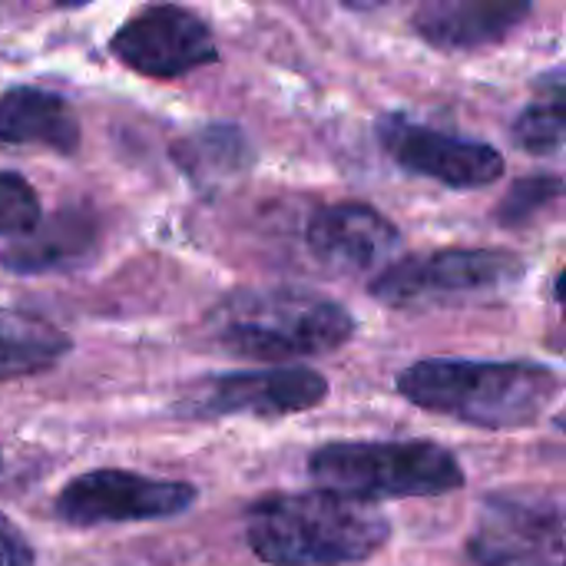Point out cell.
Listing matches in <instances>:
<instances>
[{"mask_svg":"<svg viewBox=\"0 0 566 566\" xmlns=\"http://www.w3.org/2000/svg\"><path fill=\"white\" fill-rule=\"evenodd\" d=\"M305 242L312 255L342 275L381 272L401 245V232L365 202H338L312 216Z\"/></svg>","mask_w":566,"mask_h":566,"instance_id":"8fae6325","label":"cell"},{"mask_svg":"<svg viewBox=\"0 0 566 566\" xmlns=\"http://www.w3.org/2000/svg\"><path fill=\"white\" fill-rule=\"evenodd\" d=\"M524 262L504 249H438L381 269L371 295L391 308H441L511 289Z\"/></svg>","mask_w":566,"mask_h":566,"instance_id":"5b68a950","label":"cell"},{"mask_svg":"<svg viewBox=\"0 0 566 566\" xmlns=\"http://www.w3.org/2000/svg\"><path fill=\"white\" fill-rule=\"evenodd\" d=\"M468 554L478 566H566V504L524 494L488 497Z\"/></svg>","mask_w":566,"mask_h":566,"instance_id":"52a82bcc","label":"cell"},{"mask_svg":"<svg viewBox=\"0 0 566 566\" xmlns=\"http://www.w3.org/2000/svg\"><path fill=\"white\" fill-rule=\"evenodd\" d=\"M554 292H557V302H560V308L566 312V269L560 272V275H557V289H554Z\"/></svg>","mask_w":566,"mask_h":566,"instance_id":"44dd1931","label":"cell"},{"mask_svg":"<svg viewBox=\"0 0 566 566\" xmlns=\"http://www.w3.org/2000/svg\"><path fill=\"white\" fill-rule=\"evenodd\" d=\"M0 566H33V547L20 534V527L0 514Z\"/></svg>","mask_w":566,"mask_h":566,"instance_id":"d6986e66","label":"cell"},{"mask_svg":"<svg viewBox=\"0 0 566 566\" xmlns=\"http://www.w3.org/2000/svg\"><path fill=\"white\" fill-rule=\"evenodd\" d=\"M388 517L335 491L269 494L245 517V541L272 566H345L388 544Z\"/></svg>","mask_w":566,"mask_h":566,"instance_id":"6da1fadb","label":"cell"},{"mask_svg":"<svg viewBox=\"0 0 566 566\" xmlns=\"http://www.w3.org/2000/svg\"><path fill=\"white\" fill-rule=\"evenodd\" d=\"M96 242V222L83 209H60L53 219L17 239L7 252H0V265L10 272H50L63 269L66 262H80L90 245Z\"/></svg>","mask_w":566,"mask_h":566,"instance_id":"5bb4252c","label":"cell"},{"mask_svg":"<svg viewBox=\"0 0 566 566\" xmlns=\"http://www.w3.org/2000/svg\"><path fill=\"white\" fill-rule=\"evenodd\" d=\"M40 226V199L33 186L0 169V235H27Z\"/></svg>","mask_w":566,"mask_h":566,"instance_id":"e0dca14e","label":"cell"},{"mask_svg":"<svg viewBox=\"0 0 566 566\" xmlns=\"http://www.w3.org/2000/svg\"><path fill=\"white\" fill-rule=\"evenodd\" d=\"M534 86H537V93H541L544 103H554L557 109H564L566 113V66L564 70H554V73L537 76Z\"/></svg>","mask_w":566,"mask_h":566,"instance_id":"ffe728a7","label":"cell"},{"mask_svg":"<svg viewBox=\"0 0 566 566\" xmlns=\"http://www.w3.org/2000/svg\"><path fill=\"white\" fill-rule=\"evenodd\" d=\"M531 17L524 0H431L415 10V30L438 50H484Z\"/></svg>","mask_w":566,"mask_h":566,"instance_id":"7c38bea8","label":"cell"},{"mask_svg":"<svg viewBox=\"0 0 566 566\" xmlns=\"http://www.w3.org/2000/svg\"><path fill=\"white\" fill-rule=\"evenodd\" d=\"M172 153H176V163H179L192 179H199V182L229 176V172H235V169L249 159L239 129H229V126L202 129V133L182 139Z\"/></svg>","mask_w":566,"mask_h":566,"instance_id":"2e32d148","label":"cell"},{"mask_svg":"<svg viewBox=\"0 0 566 566\" xmlns=\"http://www.w3.org/2000/svg\"><path fill=\"white\" fill-rule=\"evenodd\" d=\"M196 488L186 481L146 478L136 471H90L73 478L56 497V517L73 527L166 521L189 511Z\"/></svg>","mask_w":566,"mask_h":566,"instance_id":"ba28073f","label":"cell"},{"mask_svg":"<svg viewBox=\"0 0 566 566\" xmlns=\"http://www.w3.org/2000/svg\"><path fill=\"white\" fill-rule=\"evenodd\" d=\"M0 143L76 153L80 123L70 103L40 86H13L0 96Z\"/></svg>","mask_w":566,"mask_h":566,"instance_id":"4fadbf2b","label":"cell"},{"mask_svg":"<svg viewBox=\"0 0 566 566\" xmlns=\"http://www.w3.org/2000/svg\"><path fill=\"white\" fill-rule=\"evenodd\" d=\"M328 398V381L302 365H282L265 371H232L206 378L182 391L176 415L189 421H216L232 415L249 418H289L318 408Z\"/></svg>","mask_w":566,"mask_h":566,"instance_id":"8992f818","label":"cell"},{"mask_svg":"<svg viewBox=\"0 0 566 566\" xmlns=\"http://www.w3.org/2000/svg\"><path fill=\"white\" fill-rule=\"evenodd\" d=\"M73 342L40 315L0 308V381L40 375L70 355Z\"/></svg>","mask_w":566,"mask_h":566,"instance_id":"9a60e30c","label":"cell"},{"mask_svg":"<svg viewBox=\"0 0 566 566\" xmlns=\"http://www.w3.org/2000/svg\"><path fill=\"white\" fill-rule=\"evenodd\" d=\"M398 391L431 415L507 431L534 424L557 398L560 381L534 361L428 358L398 375Z\"/></svg>","mask_w":566,"mask_h":566,"instance_id":"7a4b0ae2","label":"cell"},{"mask_svg":"<svg viewBox=\"0 0 566 566\" xmlns=\"http://www.w3.org/2000/svg\"><path fill=\"white\" fill-rule=\"evenodd\" d=\"M209 335L239 358L292 361L338 352L355 335V318L305 289H245L209 312Z\"/></svg>","mask_w":566,"mask_h":566,"instance_id":"3957f363","label":"cell"},{"mask_svg":"<svg viewBox=\"0 0 566 566\" xmlns=\"http://www.w3.org/2000/svg\"><path fill=\"white\" fill-rule=\"evenodd\" d=\"M109 50L123 66L153 80H179L219 60L209 23L176 3H153L133 13L113 33Z\"/></svg>","mask_w":566,"mask_h":566,"instance_id":"9c48e42d","label":"cell"},{"mask_svg":"<svg viewBox=\"0 0 566 566\" xmlns=\"http://www.w3.org/2000/svg\"><path fill=\"white\" fill-rule=\"evenodd\" d=\"M378 143L408 172L444 182L451 189H481L504 176V156L494 146L448 136L401 113L378 119Z\"/></svg>","mask_w":566,"mask_h":566,"instance_id":"30bf717a","label":"cell"},{"mask_svg":"<svg viewBox=\"0 0 566 566\" xmlns=\"http://www.w3.org/2000/svg\"><path fill=\"white\" fill-rule=\"evenodd\" d=\"M322 491L365 504L398 497H441L464 488L458 458L431 441H335L308 458Z\"/></svg>","mask_w":566,"mask_h":566,"instance_id":"277c9868","label":"cell"},{"mask_svg":"<svg viewBox=\"0 0 566 566\" xmlns=\"http://www.w3.org/2000/svg\"><path fill=\"white\" fill-rule=\"evenodd\" d=\"M560 179H551V176H537V179H524L517 182L507 199L501 202V222L514 226V222H524L531 212H537L541 206H547L554 196H560Z\"/></svg>","mask_w":566,"mask_h":566,"instance_id":"ac0fdd59","label":"cell"}]
</instances>
